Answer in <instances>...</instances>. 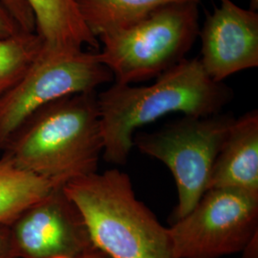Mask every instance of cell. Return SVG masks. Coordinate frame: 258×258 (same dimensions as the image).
<instances>
[{
	"label": "cell",
	"mask_w": 258,
	"mask_h": 258,
	"mask_svg": "<svg viewBox=\"0 0 258 258\" xmlns=\"http://www.w3.org/2000/svg\"><path fill=\"white\" fill-rule=\"evenodd\" d=\"M148 86L114 83L98 94L103 159L126 164L136 129L170 113L206 118L220 114L232 100V90L207 74L200 59H184Z\"/></svg>",
	"instance_id": "cell-1"
},
{
	"label": "cell",
	"mask_w": 258,
	"mask_h": 258,
	"mask_svg": "<svg viewBox=\"0 0 258 258\" xmlns=\"http://www.w3.org/2000/svg\"><path fill=\"white\" fill-rule=\"evenodd\" d=\"M98 94L63 97L36 111L2 151L19 169L54 185L97 172L103 152Z\"/></svg>",
	"instance_id": "cell-2"
},
{
	"label": "cell",
	"mask_w": 258,
	"mask_h": 258,
	"mask_svg": "<svg viewBox=\"0 0 258 258\" xmlns=\"http://www.w3.org/2000/svg\"><path fill=\"white\" fill-rule=\"evenodd\" d=\"M83 215L93 245L108 258H178L168 228L137 199L119 169L95 172L63 185Z\"/></svg>",
	"instance_id": "cell-3"
},
{
	"label": "cell",
	"mask_w": 258,
	"mask_h": 258,
	"mask_svg": "<svg viewBox=\"0 0 258 258\" xmlns=\"http://www.w3.org/2000/svg\"><path fill=\"white\" fill-rule=\"evenodd\" d=\"M199 3H170L125 30L99 38V57L115 83L157 78L185 59L199 36Z\"/></svg>",
	"instance_id": "cell-4"
},
{
	"label": "cell",
	"mask_w": 258,
	"mask_h": 258,
	"mask_svg": "<svg viewBox=\"0 0 258 258\" xmlns=\"http://www.w3.org/2000/svg\"><path fill=\"white\" fill-rule=\"evenodd\" d=\"M234 118L217 114L184 116L151 133H138L133 146L164 163L175 180L174 219L183 218L208 190L212 167Z\"/></svg>",
	"instance_id": "cell-5"
},
{
	"label": "cell",
	"mask_w": 258,
	"mask_h": 258,
	"mask_svg": "<svg viewBox=\"0 0 258 258\" xmlns=\"http://www.w3.org/2000/svg\"><path fill=\"white\" fill-rule=\"evenodd\" d=\"M98 53L42 50L19 83L0 100L1 152L13 134L36 111L63 97L96 91L114 80Z\"/></svg>",
	"instance_id": "cell-6"
},
{
	"label": "cell",
	"mask_w": 258,
	"mask_h": 258,
	"mask_svg": "<svg viewBox=\"0 0 258 258\" xmlns=\"http://www.w3.org/2000/svg\"><path fill=\"white\" fill-rule=\"evenodd\" d=\"M178 258H221L243 251L258 234V195L213 188L168 228Z\"/></svg>",
	"instance_id": "cell-7"
},
{
	"label": "cell",
	"mask_w": 258,
	"mask_h": 258,
	"mask_svg": "<svg viewBox=\"0 0 258 258\" xmlns=\"http://www.w3.org/2000/svg\"><path fill=\"white\" fill-rule=\"evenodd\" d=\"M8 225L19 258H76L96 249L63 185L55 186Z\"/></svg>",
	"instance_id": "cell-8"
},
{
	"label": "cell",
	"mask_w": 258,
	"mask_h": 258,
	"mask_svg": "<svg viewBox=\"0 0 258 258\" xmlns=\"http://www.w3.org/2000/svg\"><path fill=\"white\" fill-rule=\"evenodd\" d=\"M198 37L202 43L200 62L216 83L258 66L256 11L220 0V6L207 14Z\"/></svg>",
	"instance_id": "cell-9"
},
{
	"label": "cell",
	"mask_w": 258,
	"mask_h": 258,
	"mask_svg": "<svg viewBox=\"0 0 258 258\" xmlns=\"http://www.w3.org/2000/svg\"><path fill=\"white\" fill-rule=\"evenodd\" d=\"M19 29L37 33L49 53H72L88 46L99 52L97 37L85 25L76 0H0Z\"/></svg>",
	"instance_id": "cell-10"
},
{
	"label": "cell",
	"mask_w": 258,
	"mask_h": 258,
	"mask_svg": "<svg viewBox=\"0 0 258 258\" xmlns=\"http://www.w3.org/2000/svg\"><path fill=\"white\" fill-rule=\"evenodd\" d=\"M258 195V112L234 119L212 167L209 189Z\"/></svg>",
	"instance_id": "cell-11"
},
{
	"label": "cell",
	"mask_w": 258,
	"mask_h": 258,
	"mask_svg": "<svg viewBox=\"0 0 258 258\" xmlns=\"http://www.w3.org/2000/svg\"><path fill=\"white\" fill-rule=\"evenodd\" d=\"M202 0H76L85 25L98 39L131 27L170 3Z\"/></svg>",
	"instance_id": "cell-12"
},
{
	"label": "cell",
	"mask_w": 258,
	"mask_h": 258,
	"mask_svg": "<svg viewBox=\"0 0 258 258\" xmlns=\"http://www.w3.org/2000/svg\"><path fill=\"white\" fill-rule=\"evenodd\" d=\"M55 186L49 181L21 170L7 157L0 158V224H10L30 205Z\"/></svg>",
	"instance_id": "cell-13"
},
{
	"label": "cell",
	"mask_w": 258,
	"mask_h": 258,
	"mask_svg": "<svg viewBox=\"0 0 258 258\" xmlns=\"http://www.w3.org/2000/svg\"><path fill=\"white\" fill-rule=\"evenodd\" d=\"M42 50L37 33L19 32L0 39V100L19 83Z\"/></svg>",
	"instance_id": "cell-14"
},
{
	"label": "cell",
	"mask_w": 258,
	"mask_h": 258,
	"mask_svg": "<svg viewBox=\"0 0 258 258\" xmlns=\"http://www.w3.org/2000/svg\"><path fill=\"white\" fill-rule=\"evenodd\" d=\"M19 32L22 31L19 29L16 20L0 2V39L13 37Z\"/></svg>",
	"instance_id": "cell-15"
},
{
	"label": "cell",
	"mask_w": 258,
	"mask_h": 258,
	"mask_svg": "<svg viewBox=\"0 0 258 258\" xmlns=\"http://www.w3.org/2000/svg\"><path fill=\"white\" fill-rule=\"evenodd\" d=\"M0 258H19L8 224H0Z\"/></svg>",
	"instance_id": "cell-16"
},
{
	"label": "cell",
	"mask_w": 258,
	"mask_h": 258,
	"mask_svg": "<svg viewBox=\"0 0 258 258\" xmlns=\"http://www.w3.org/2000/svg\"><path fill=\"white\" fill-rule=\"evenodd\" d=\"M76 258H108L105 254H103L99 249H94L91 251L83 254L82 256Z\"/></svg>",
	"instance_id": "cell-17"
}]
</instances>
